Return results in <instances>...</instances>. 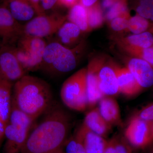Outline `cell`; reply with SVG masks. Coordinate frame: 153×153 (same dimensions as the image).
<instances>
[{
  "instance_id": "obj_39",
  "label": "cell",
  "mask_w": 153,
  "mask_h": 153,
  "mask_svg": "<svg viewBox=\"0 0 153 153\" xmlns=\"http://www.w3.org/2000/svg\"><path fill=\"white\" fill-rule=\"evenodd\" d=\"M150 32H151L152 33H153V27L152 28V29L151 30V31Z\"/></svg>"
},
{
  "instance_id": "obj_1",
  "label": "cell",
  "mask_w": 153,
  "mask_h": 153,
  "mask_svg": "<svg viewBox=\"0 0 153 153\" xmlns=\"http://www.w3.org/2000/svg\"><path fill=\"white\" fill-rule=\"evenodd\" d=\"M41 122L30 132L21 153H58L65 144L71 117L61 107L52 104Z\"/></svg>"
},
{
  "instance_id": "obj_14",
  "label": "cell",
  "mask_w": 153,
  "mask_h": 153,
  "mask_svg": "<svg viewBox=\"0 0 153 153\" xmlns=\"http://www.w3.org/2000/svg\"><path fill=\"white\" fill-rule=\"evenodd\" d=\"M119 86V93L127 97H133L143 90L127 68H114Z\"/></svg>"
},
{
  "instance_id": "obj_42",
  "label": "cell",
  "mask_w": 153,
  "mask_h": 153,
  "mask_svg": "<svg viewBox=\"0 0 153 153\" xmlns=\"http://www.w3.org/2000/svg\"><path fill=\"white\" fill-rule=\"evenodd\" d=\"M1 46H0V47H1ZM0 76H1V68H0Z\"/></svg>"
},
{
  "instance_id": "obj_27",
  "label": "cell",
  "mask_w": 153,
  "mask_h": 153,
  "mask_svg": "<svg viewBox=\"0 0 153 153\" xmlns=\"http://www.w3.org/2000/svg\"><path fill=\"white\" fill-rule=\"evenodd\" d=\"M126 50L137 58H140L146 61L153 67V47L140 48L128 46L125 47Z\"/></svg>"
},
{
  "instance_id": "obj_19",
  "label": "cell",
  "mask_w": 153,
  "mask_h": 153,
  "mask_svg": "<svg viewBox=\"0 0 153 153\" xmlns=\"http://www.w3.org/2000/svg\"><path fill=\"white\" fill-rule=\"evenodd\" d=\"M12 82L0 77V120L7 126L12 108Z\"/></svg>"
},
{
  "instance_id": "obj_33",
  "label": "cell",
  "mask_w": 153,
  "mask_h": 153,
  "mask_svg": "<svg viewBox=\"0 0 153 153\" xmlns=\"http://www.w3.org/2000/svg\"><path fill=\"white\" fill-rule=\"evenodd\" d=\"M33 6L35 10H36L37 16H41V15H45L46 13L41 7L40 4V0H27Z\"/></svg>"
},
{
  "instance_id": "obj_23",
  "label": "cell",
  "mask_w": 153,
  "mask_h": 153,
  "mask_svg": "<svg viewBox=\"0 0 153 153\" xmlns=\"http://www.w3.org/2000/svg\"><path fill=\"white\" fill-rule=\"evenodd\" d=\"M129 46L140 48H148L153 46V35L149 31L138 34H133L126 39Z\"/></svg>"
},
{
  "instance_id": "obj_22",
  "label": "cell",
  "mask_w": 153,
  "mask_h": 153,
  "mask_svg": "<svg viewBox=\"0 0 153 153\" xmlns=\"http://www.w3.org/2000/svg\"><path fill=\"white\" fill-rule=\"evenodd\" d=\"M104 153H133L131 145L125 137L115 135L107 141Z\"/></svg>"
},
{
  "instance_id": "obj_20",
  "label": "cell",
  "mask_w": 153,
  "mask_h": 153,
  "mask_svg": "<svg viewBox=\"0 0 153 153\" xmlns=\"http://www.w3.org/2000/svg\"><path fill=\"white\" fill-rule=\"evenodd\" d=\"M81 30L76 25L69 22H65L56 33L57 42L63 46H70L78 40Z\"/></svg>"
},
{
  "instance_id": "obj_43",
  "label": "cell",
  "mask_w": 153,
  "mask_h": 153,
  "mask_svg": "<svg viewBox=\"0 0 153 153\" xmlns=\"http://www.w3.org/2000/svg\"></svg>"
},
{
  "instance_id": "obj_15",
  "label": "cell",
  "mask_w": 153,
  "mask_h": 153,
  "mask_svg": "<svg viewBox=\"0 0 153 153\" xmlns=\"http://www.w3.org/2000/svg\"><path fill=\"white\" fill-rule=\"evenodd\" d=\"M99 86L105 96H114L119 93L118 83L114 68L101 64L98 72Z\"/></svg>"
},
{
  "instance_id": "obj_18",
  "label": "cell",
  "mask_w": 153,
  "mask_h": 153,
  "mask_svg": "<svg viewBox=\"0 0 153 153\" xmlns=\"http://www.w3.org/2000/svg\"><path fill=\"white\" fill-rule=\"evenodd\" d=\"M82 123L91 131L104 138L109 134L112 127L102 117L98 108L86 114Z\"/></svg>"
},
{
  "instance_id": "obj_10",
  "label": "cell",
  "mask_w": 153,
  "mask_h": 153,
  "mask_svg": "<svg viewBox=\"0 0 153 153\" xmlns=\"http://www.w3.org/2000/svg\"><path fill=\"white\" fill-rule=\"evenodd\" d=\"M33 125L25 123L8 122L6 126L5 153H19L30 132Z\"/></svg>"
},
{
  "instance_id": "obj_25",
  "label": "cell",
  "mask_w": 153,
  "mask_h": 153,
  "mask_svg": "<svg viewBox=\"0 0 153 153\" xmlns=\"http://www.w3.org/2000/svg\"><path fill=\"white\" fill-rule=\"evenodd\" d=\"M88 20L89 29L98 27L103 21L102 10L98 2L87 8Z\"/></svg>"
},
{
  "instance_id": "obj_28",
  "label": "cell",
  "mask_w": 153,
  "mask_h": 153,
  "mask_svg": "<svg viewBox=\"0 0 153 153\" xmlns=\"http://www.w3.org/2000/svg\"><path fill=\"white\" fill-rule=\"evenodd\" d=\"M132 7L137 15L149 20L152 0H132Z\"/></svg>"
},
{
  "instance_id": "obj_32",
  "label": "cell",
  "mask_w": 153,
  "mask_h": 153,
  "mask_svg": "<svg viewBox=\"0 0 153 153\" xmlns=\"http://www.w3.org/2000/svg\"><path fill=\"white\" fill-rule=\"evenodd\" d=\"M40 4L43 10H52L56 8L58 6H60L59 0H40Z\"/></svg>"
},
{
  "instance_id": "obj_44",
  "label": "cell",
  "mask_w": 153,
  "mask_h": 153,
  "mask_svg": "<svg viewBox=\"0 0 153 153\" xmlns=\"http://www.w3.org/2000/svg\"></svg>"
},
{
  "instance_id": "obj_21",
  "label": "cell",
  "mask_w": 153,
  "mask_h": 153,
  "mask_svg": "<svg viewBox=\"0 0 153 153\" xmlns=\"http://www.w3.org/2000/svg\"><path fill=\"white\" fill-rule=\"evenodd\" d=\"M66 18L68 22L76 25L82 32L90 30L88 20L87 8L80 3H77L70 8Z\"/></svg>"
},
{
  "instance_id": "obj_36",
  "label": "cell",
  "mask_w": 153,
  "mask_h": 153,
  "mask_svg": "<svg viewBox=\"0 0 153 153\" xmlns=\"http://www.w3.org/2000/svg\"><path fill=\"white\" fill-rule=\"evenodd\" d=\"M6 126V125L0 120V147L5 137Z\"/></svg>"
},
{
  "instance_id": "obj_30",
  "label": "cell",
  "mask_w": 153,
  "mask_h": 153,
  "mask_svg": "<svg viewBox=\"0 0 153 153\" xmlns=\"http://www.w3.org/2000/svg\"><path fill=\"white\" fill-rule=\"evenodd\" d=\"M134 116L146 121H153V102L143 107L138 111H137Z\"/></svg>"
},
{
  "instance_id": "obj_17",
  "label": "cell",
  "mask_w": 153,
  "mask_h": 153,
  "mask_svg": "<svg viewBox=\"0 0 153 153\" xmlns=\"http://www.w3.org/2000/svg\"><path fill=\"white\" fill-rule=\"evenodd\" d=\"M4 3L18 22H29L37 16L36 10L27 0H5Z\"/></svg>"
},
{
  "instance_id": "obj_4",
  "label": "cell",
  "mask_w": 153,
  "mask_h": 153,
  "mask_svg": "<svg viewBox=\"0 0 153 153\" xmlns=\"http://www.w3.org/2000/svg\"><path fill=\"white\" fill-rule=\"evenodd\" d=\"M60 96L63 104L70 109L78 111L87 109V68L80 69L64 81Z\"/></svg>"
},
{
  "instance_id": "obj_24",
  "label": "cell",
  "mask_w": 153,
  "mask_h": 153,
  "mask_svg": "<svg viewBox=\"0 0 153 153\" xmlns=\"http://www.w3.org/2000/svg\"><path fill=\"white\" fill-rule=\"evenodd\" d=\"M150 26L149 20L136 14L130 17L127 29L134 34H138L147 31Z\"/></svg>"
},
{
  "instance_id": "obj_7",
  "label": "cell",
  "mask_w": 153,
  "mask_h": 153,
  "mask_svg": "<svg viewBox=\"0 0 153 153\" xmlns=\"http://www.w3.org/2000/svg\"><path fill=\"white\" fill-rule=\"evenodd\" d=\"M124 134L131 146L137 149H145L153 142L151 122L134 116L130 120Z\"/></svg>"
},
{
  "instance_id": "obj_2",
  "label": "cell",
  "mask_w": 153,
  "mask_h": 153,
  "mask_svg": "<svg viewBox=\"0 0 153 153\" xmlns=\"http://www.w3.org/2000/svg\"><path fill=\"white\" fill-rule=\"evenodd\" d=\"M12 99L19 109L35 120L53 104V95L48 83L26 74L16 82Z\"/></svg>"
},
{
  "instance_id": "obj_16",
  "label": "cell",
  "mask_w": 153,
  "mask_h": 153,
  "mask_svg": "<svg viewBox=\"0 0 153 153\" xmlns=\"http://www.w3.org/2000/svg\"><path fill=\"white\" fill-rule=\"evenodd\" d=\"M99 102V111L108 123L111 126H122L119 105L114 98L105 96Z\"/></svg>"
},
{
  "instance_id": "obj_26",
  "label": "cell",
  "mask_w": 153,
  "mask_h": 153,
  "mask_svg": "<svg viewBox=\"0 0 153 153\" xmlns=\"http://www.w3.org/2000/svg\"><path fill=\"white\" fill-rule=\"evenodd\" d=\"M127 0H118L111 7L106 14L108 20L111 21L119 17H130L126 5Z\"/></svg>"
},
{
  "instance_id": "obj_6",
  "label": "cell",
  "mask_w": 153,
  "mask_h": 153,
  "mask_svg": "<svg viewBox=\"0 0 153 153\" xmlns=\"http://www.w3.org/2000/svg\"><path fill=\"white\" fill-rule=\"evenodd\" d=\"M66 20V16L56 13L36 16L24 25L23 36L42 38L52 36Z\"/></svg>"
},
{
  "instance_id": "obj_8",
  "label": "cell",
  "mask_w": 153,
  "mask_h": 153,
  "mask_svg": "<svg viewBox=\"0 0 153 153\" xmlns=\"http://www.w3.org/2000/svg\"><path fill=\"white\" fill-rule=\"evenodd\" d=\"M24 25L12 16L5 3L0 4V40L1 45L14 46L23 36Z\"/></svg>"
},
{
  "instance_id": "obj_34",
  "label": "cell",
  "mask_w": 153,
  "mask_h": 153,
  "mask_svg": "<svg viewBox=\"0 0 153 153\" xmlns=\"http://www.w3.org/2000/svg\"><path fill=\"white\" fill-rule=\"evenodd\" d=\"M59 1L60 6L71 8L72 6L79 3V0H59Z\"/></svg>"
},
{
  "instance_id": "obj_12",
  "label": "cell",
  "mask_w": 153,
  "mask_h": 153,
  "mask_svg": "<svg viewBox=\"0 0 153 153\" xmlns=\"http://www.w3.org/2000/svg\"><path fill=\"white\" fill-rule=\"evenodd\" d=\"M143 89L153 85V67L146 61L139 58L131 59L127 67Z\"/></svg>"
},
{
  "instance_id": "obj_35",
  "label": "cell",
  "mask_w": 153,
  "mask_h": 153,
  "mask_svg": "<svg viewBox=\"0 0 153 153\" xmlns=\"http://www.w3.org/2000/svg\"><path fill=\"white\" fill-rule=\"evenodd\" d=\"M97 1L98 0H79V3L85 7L88 8L97 3Z\"/></svg>"
},
{
  "instance_id": "obj_38",
  "label": "cell",
  "mask_w": 153,
  "mask_h": 153,
  "mask_svg": "<svg viewBox=\"0 0 153 153\" xmlns=\"http://www.w3.org/2000/svg\"><path fill=\"white\" fill-rule=\"evenodd\" d=\"M151 127H152V132L153 137V121H151Z\"/></svg>"
},
{
  "instance_id": "obj_37",
  "label": "cell",
  "mask_w": 153,
  "mask_h": 153,
  "mask_svg": "<svg viewBox=\"0 0 153 153\" xmlns=\"http://www.w3.org/2000/svg\"><path fill=\"white\" fill-rule=\"evenodd\" d=\"M150 20L153 22V0H152V9H151V17Z\"/></svg>"
},
{
  "instance_id": "obj_13",
  "label": "cell",
  "mask_w": 153,
  "mask_h": 153,
  "mask_svg": "<svg viewBox=\"0 0 153 153\" xmlns=\"http://www.w3.org/2000/svg\"><path fill=\"white\" fill-rule=\"evenodd\" d=\"M101 64L92 61L87 68L88 108H93L105 96L100 88L99 82L98 72Z\"/></svg>"
},
{
  "instance_id": "obj_11",
  "label": "cell",
  "mask_w": 153,
  "mask_h": 153,
  "mask_svg": "<svg viewBox=\"0 0 153 153\" xmlns=\"http://www.w3.org/2000/svg\"><path fill=\"white\" fill-rule=\"evenodd\" d=\"M87 153H104L107 141L91 131L83 123L75 134Z\"/></svg>"
},
{
  "instance_id": "obj_3",
  "label": "cell",
  "mask_w": 153,
  "mask_h": 153,
  "mask_svg": "<svg viewBox=\"0 0 153 153\" xmlns=\"http://www.w3.org/2000/svg\"><path fill=\"white\" fill-rule=\"evenodd\" d=\"M55 41L47 44L40 70L50 76H58L75 69L78 63L76 51Z\"/></svg>"
},
{
  "instance_id": "obj_5",
  "label": "cell",
  "mask_w": 153,
  "mask_h": 153,
  "mask_svg": "<svg viewBox=\"0 0 153 153\" xmlns=\"http://www.w3.org/2000/svg\"><path fill=\"white\" fill-rule=\"evenodd\" d=\"M17 44L15 52L25 71L40 70L47 44L44 38L23 36Z\"/></svg>"
},
{
  "instance_id": "obj_31",
  "label": "cell",
  "mask_w": 153,
  "mask_h": 153,
  "mask_svg": "<svg viewBox=\"0 0 153 153\" xmlns=\"http://www.w3.org/2000/svg\"><path fill=\"white\" fill-rule=\"evenodd\" d=\"M130 17H119L115 18L111 22V27L113 30L115 31H120L127 29Z\"/></svg>"
},
{
  "instance_id": "obj_29",
  "label": "cell",
  "mask_w": 153,
  "mask_h": 153,
  "mask_svg": "<svg viewBox=\"0 0 153 153\" xmlns=\"http://www.w3.org/2000/svg\"><path fill=\"white\" fill-rule=\"evenodd\" d=\"M63 146L65 147V153H87L75 135L67 139Z\"/></svg>"
},
{
  "instance_id": "obj_40",
  "label": "cell",
  "mask_w": 153,
  "mask_h": 153,
  "mask_svg": "<svg viewBox=\"0 0 153 153\" xmlns=\"http://www.w3.org/2000/svg\"><path fill=\"white\" fill-rule=\"evenodd\" d=\"M58 153H65L64 152H63V150L60 151V152H59V153L58 152Z\"/></svg>"
},
{
  "instance_id": "obj_41",
  "label": "cell",
  "mask_w": 153,
  "mask_h": 153,
  "mask_svg": "<svg viewBox=\"0 0 153 153\" xmlns=\"http://www.w3.org/2000/svg\"><path fill=\"white\" fill-rule=\"evenodd\" d=\"M1 40H0V46H1Z\"/></svg>"
},
{
  "instance_id": "obj_9",
  "label": "cell",
  "mask_w": 153,
  "mask_h": 153,
  "mask_svg": "<svg viewBox=\"0 0 153 153\" xmlns=\"http://www.w3.org/2000/svg\"><path fill=\"white\" fill-rule=\"evenodd\" d=\"M1 76L10 82L19 80L26 71L17 57L14 46H3L0 47Z\"/></svg>"
}]
</instances>
